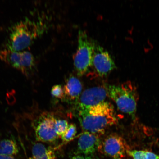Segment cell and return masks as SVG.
<instances>
[{"label":"cell","mask_w":159,"mask_h":159,"mask_svg":"<svg viewBox=\"0 0 159 159\" xmlns=\"http://www.w3.org/2000/svg\"><path fill=\"white\" fill-rule=\"evenodd\" d=\"M79 119L85 132L100 135L105 129L116 124L114 107L107 101L88 109L79 110Z\"/></svg>","instance_id":"6da1fadb"},{"label":"cell","mask_w":159,"mask_h":159,"mask_svg":"<svg viewBox=\"0 0 159 159\" xmlns=\"http://www.w3.org/2000/svg\"><path fill=\"white\" fill-rule=\"evenodd\" d=\"M44 30L41 21L26 17L10 28L5 48L14 51H23L32 45Z\"/></svg>","instance_id":"7a4b0ae2"},{"label":"cell","mask_w":159,"mask_h":159,"mask_svg":"<svg viewBox=\"0 0 159 159\" xmlns=\"http://www.w3.org/2000/svg\"><path fill=\"white\" fill-rule=\"evenodd\" d=\"M106 88L107 96L116 103L119 110L134 118L139 98L136 87L127 82L120 85H108Z\"/></svg>","instance_id":"3957f363"},{"label":"cell","mask_w":159,"mask_h":159,"mask_svg":"<svg viewBox=\"0 0 159 159\" xmlns=\"http://www.w3.org/2000/svg\"><path fill=\"white\" fill-rule=\"evenodd\" d=\"M94 45L85 31H79L78 47L74 59L75 68L79 76L85 74L92 65Z\"/></svg>","instance_id":"277c9868"},{"label":"cell","mask_w":159,"mask_h":159,"mask_svg":"<svg viewBox=\"0 0 159 159\" xmlns=\"http://www.w3.org/2000/svg\"><path fill=\"white\" fill-rule=\"evenodd\" d=\"M57 119L51 113L43 112L31 121V126L38 142L52 143L56 141L59 138L55 130Z\"/></svg>","instance_id":"5b68a950"},{"label":"cell","mask_w":159,"mask_h":159,"mask_svg":"<svg viewBox=\"0 0 159 159\" xmlns=\"http://www.w3.org/2000/svg\"><path fill=\"white\" fill-rule=\"evenodd\" d=\"M0 60L27 76L32 75L35 69V57L27 51H14L6 48L0 49Z\"/></svg>","instance_id":"8992f818"},{"label":"cell","mask_w":159,"mask_h":159,"mask_svg":"<svg viewBox=\"0 0 159 159\" xmlns=\"http://www.w3.org/2000/svg\"><path fill=\"white\" fill-rule=\"evenodd\" d=\"M129 150L124 139L118 134H112L101 141L98 151L112 159H123Z\"/></svg>","instance_id":"52a82bcc"},{"label":"cell","mask_w":159,"mask_h":159,"mask_svg":"<svg viewBox=\"0 0 159 159\" xmlns=\"http://www.w3.org/2000/svg\"><path fill=\"white\" fill-rule=\"evenodd\" d=\"M99 76H106L116 68L114 61L106 50L95 43L92 65Z\"/></svg>","instance_id":"ba28073f"},{"label":"cell","mask_w":159,"mask_h":159,"mask_svg":"<svg viewBox=\"0 0 159 159\" xmlns=\"http://www.w3.org/2000/svg\"><path fill=\"white\" fill-rule=\"evenodd\" d=\"M107 96L106 87H95L86 89L81 93L77 101L79 110L88 109L105 102Z\"/></svg>","instance_id":"9c48e42d"},{"label":"cell","mask_w":159,"mask_h":159,"mask_svg":"<svg viewBox=\"0 0 159 159\" xmlns=\"http://www.w3.org/2000/svg\"><path fill=\"white\" fill-rule=\"evenodd\" d=\"M101 141L100 135L85 132L79 139L77 154L92 156L98 150Z\"/></svg>","instance_id":"30bf717a"},{"label":"cell","mask_w":159,"mask_h":159,"mask_svg":"<svg viewBox=\"0 0 159 159\" xmlns=\"http://www.w3.org/2000/svg\"><path fill=\"white\" fill-rule=\"evenodd\" d=\"M64 98L69 101L77 102L82 93V85L78 78L71 75L67 80L63 88Z\"/></svg>","instance_id":"8fae6325"},{"label":"cell","mask_w":159,"mask_h":159,"mask_svg":"<svg viewBox=\"0 0 159 159\" xmlns=\"http://www.w3.org/2000/svg\"><path fill=\"white\" fill-rule=\"evenodd\" d=\"M32 154L33 159H56L54 150L41 143L33 144Z\"/></svg>","instance_id":"7c38bea8"},{"label":"cell","mask_w":159,"mask_h":159,"mask_svg":"<svg viewBox=\"0 0 159 159\" xmlns=\"http://www.w3.org/2000/svg\"><path fill=\"white\" fill-rule=\"evenodd\" d=\"M19 152L16 142L12 139H4L0 140V154L13 156Z\"/></svg>","instance_id":"4fadbf2b"},{"label":"cell","mask_w":159,"mask_h":159,"mask_svg":"<svg viewBox=\"0 0 159 159\" xmlns=\"http://www.w3.org/2000/svg\"><path fill=\"white\" fill-rule=\"evenodd\" d=\"M127 154L133 159H159L158 155L148 151L129 150Z\"/></svg>","instance_id":"5bb4252c"},{"label":"cell","mask_w":159,"mask_h":159,"mask_svg":"<svg viewBox=\"0 0 159 159\" xmlns=\"http://www.w3.org/2000/svg\"><path fill=\"white\" fill-rule=\"evenodd\" d=\"M77 132L76 125L74 124H70L66 131L61 136L63 142L66 143L72 140L76 135Z\"/></svg>","instance_id":"9a60e30c"},{"label":"cell","mask_w":159,"mask_h":159,"mask_svg":"<svg viewBox=\"0 0 159 159\" xmlns=\"http://www.w3.org/2000/svg\"><path fill=\"white\" fill-rule=\"evenodd\" d=\"M69 125L66 120L57 119L55 123V130L59 137L62 136L66 131Z\"/></svg>","instance_id":"2e32d148"},{"label":"cell","mask_w":159,"mask_h":159,"mask_svg":"<svg viewBox=\"0 0 159 159\" xmlns=\"http://www.w3.org/2000/svg\"><path fill=\"white\" fill-rule=\"evenodd\" d=\"M51 94L55 98L60 99L64 98V92L63 89L60 85H55L51 90Z\"/></svg>","instance_id":"e0dca14e"},{"label":"cell","mask_w":159,"mask_h":159,"mask_svg":"<svg viewBox=\"0 0 159 159\" xmlns=\"http://www.w3.org/2000/svg\"><path fill=\"white\" fill-rule=\"evenodd\" d=\"M91 156L77 154L72 157L71 159H92V158Z\"/></svg>","instance_id":"ac0fdd59"},{"label":"cell","mask_w":159,"mask_h":159,"mask_svg":"<svg viewBox=\"0 0 159 159\" xmlns=\"http://www.w3.org/2000/svg\"><path fill=\"white\" fill-rule=\"evenodd\" d=\"M0 159H16L12 156L0 154Z\"/></svg>","instance_id":"d6986e66"},{"label":"cell","mask_w":159,"mask_h":159,"mask_svg":"<svg viewBox=\"0 0 159 159\" xmlns=\"http://www.w3.org/2000/svg\"><path fill=\"white\" fill-rule=\"evenodd\" d=\"M92 159H99V158H92Z\"/></svg>","instance_id":"ffe728a7"},{"label":"cell","mask_w":159,"mask_h":159,"mask_svg":"<svg viewBox=\"0 0 159 159\" xmlns=\"http://www.w3.org/2000/svg\"><path fill=\"white\" fill-rule=\"evenodd\" d=\"M29 159H33L32 158H31L30 157Z\"/></svg>","instance_id":"44dd1931"}]
</instances>
